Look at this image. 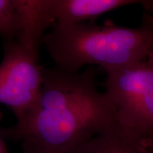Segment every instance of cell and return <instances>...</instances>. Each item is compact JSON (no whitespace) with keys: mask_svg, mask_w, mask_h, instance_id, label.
I'll use <instances>...</instances> for the list:
<instances>
[{"mask_svg":"<svg viewBox=\"0 0 153 153\" xmlns=\"http://www.w3.org/2000/svg\"><path fill=\"white\" fill-rule=\"evenodd\" d=\"M143 16H144L145 17V19L148 20V22H149V24H150L151 27H152V29L153 30V15L145 12L144 14H143ZM146 61L153 70V45L152 48L150 50V53H149L148 57H147Z\"/></svg>","mask_w":153,"mask_h":153,"instance_id":"ba28073f","label":"cell"},{"mask_svg":"<svg viewBox=\"0 0 153 153\" xmlns=\"http://www.w3.org/2000/svg\"><path fill=\"white\" fill-rule=\"evenodd\" d=\"M104 92L116 124L137 140L153 139V70L146 60L106 72Z\"/></svg>","mask_w":153,"mask_h":153,"instance_id":"3957f363","label":"cell"},{"mask_svg":"<svg viewBox=\"0 0 153 153\" xmlns=\"http://www.w3.org/2000/svg\"><path fill=\"white\" fill-rule=\"evenodd\" d=\"M22 153H48L41 149L36 148L34 146L27 145H23V151Z\"/></svg>","mask_w":153,"mask_h":153,"instance_id":"9c48e42d","label":"cell"},{"mask_svg":"<svg viewBox=\"0 0 153 153\" xmlns=\"http://www.w3.org/2000/svg\"><path fill=\"white\" fill-rule=\"evenodd\" d=\"M0 62V104L9 106L17 122L26 118L37 104L43 83L39 55L20 41L4 43Z\"/></svg>","mask_w":153,"mask_h":153,"instance_id":"277c9868","label":"cell"},{"mask_svg":"<svg viewBox=\"0 0 153 153\" xmlns=\"http://www.w3.org/2000/svg\"><path fill=\"white\" fill-rule=\"evenodd\" d=\"M152 5H151V8H150V14H153V2H152Z\"/></svg>","mask_w":153,"mask_h":153,"instance_id":"4fadbf2b","label":"cell"},{"mask_svg":"<svg viewBox=\"0 0 153 153\" xmlns=\"http://www.w3.org/2000/svg\"><path fill=\"white\" fill-rule=\"evenodd\" d=\"M141 145H142V144H141ZM142 150H143V152H144V153H153V151L152 150L145 148V147L143 146V145H142Z\"/></svg>","mask_w":153,"mask_h":153,"instance_id":"7c38bea8","label":"cell"},{"mask_svg":"<svg viewBox=\"0 0 153 153\" xmlns=\"http://www.w3.org/2000/svg\"><path fill=\"white\" fill-rule=\"evenodd\" d=\"M69 153H144L140 141L118 126L78 145Z\"/></svg>","mask_w":153,"mask_h":153,"instance_id":"8992f818","label":"cell"},{"mask_svg":"<svg viewBox=\"0 0 153 153\" xmlns=\"http://www.w3.org/2000/svg\"><path fill=\"white\" fill-rule=\"evenodd\" d=\"M42 43L62 71L77 73L86 65H98L107 72L146 60L153 45V30L144 16L136 28L55 24Z\"/></svg>","mask_w":153,"mask_h":153,"instance_id":"7a4b0ae2","label":"cell"},{"mask_svg":"<svg viewBox=\"0 0 153 153\" xmlns=\"http://www.w3.org/2000/svg\"><path fill=\"white\" fill-rule=\"evenodd\" d=\"M0 153H8V151H7V147H6L5 143L3 140L2 135H1V133H0Z\"/></svg>","mask_w":153,"mask_h":153,"instance_id":"8fae6325","label":"cell"},{"mask_svg":"<svg viewBox=\"0 0 153 153\" xmlns=\"http://www.w3.org/2000/svg\"><path fill=\"white\" fill-rule=\"evenodd\" d=\"M22 32V18L14 0H0V37L3 43L17 41Z\"/></svg>","mask_w":153,"mask_h":153,"instance_id":"52a82bcc","label":"cell"},{"mask_svg":"<svg viewBox=\"0 0 153 153\" xmlns=\"http://www.w3.org/2000/svg\"><path fill=\"white\" fill-rule=\"evenodd\" d=\"M141 144L145 147V148L150 149V150H153V139L145 140L142 141Z\"/></svg>","mask_w":153,"mask_h":153,"instance_id":"30bf717a","label":"cell"},{"mask_svg":"<svg viewBox=\"0 0 153 153\" xmlns=\"http://www.w3.org/2000/svg\"><path fill=\"white\" fill-rule=\"evenodd\" d=\"M97 71L69 73L44 69L37 104L26 118L1 135L48 153H69L78 145L117 126L110 99L97 87Z\"/></svg>","mask_w":153,"mask_h":153,"instance_id":"6da1fadb","label":"cell"},{"mask_svg":"<svg viewBox=\"0 0 153 153\" xmlns=\"http://www.w3.org/2000/svg\"><path fill=\"white\" fill-rule=\"evenodd\" d=\"M143 3L137 0H43L45 16L52 26L85 23L120 7Z\"/></svg>","mask_w":153,"mask_h":153,"instance_id":"5b68a950","label":"cell"}]
</instances>
